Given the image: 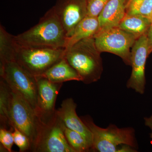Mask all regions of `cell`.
I'll return each mask as SVG.
<instances>
[{
    "label": "cell",
    "mask_w": 152,
    "mask_h": 152,
    "mask_svg": "<svg viewBox=\"0 0 152 152\" xmlns=\"http://www.w3.org/2000/svg\"><path fill=\"white\" fill-rule=\"evenodd\" d=\"M101 53L96 45L94 37L84 39L66 50L64 58L77 72L86 84L97 82L103 71Z\"/></svg>",
    "instance_id": "2"
},
{
    "label": "cell",
    "mask_w": 152,
    "mask_h": 152,
    "mask_svg": "<svg viewBox=\"0 0 152 152\" xmlns=\"http://www.w3.org/2000/svg\"><path fill=\"white\" fill-rule=\"evenodd\" d=\"M0 76L12 90L28 101L37 113V78L25 70L12 59H0Z\"/></svg>",
    "instance_id": "6"
},
{
    "label": "cell",
    "mask_w": 152,
    "mask_h": 152,
    "mask_svg": "<svg viewBox=\"0 0 152 152\" xmlns=\"http://www.w3.org/2000/svg\"><path fill=\"white\" fill-rule=\"evenodd\" d=\"M53 83H63L69 81H81L77 72L70 65L64 57L52 66L41 76Z\"/></svg>",
    "instance_id": "14"
},
{
    "label": "cell",
    "mask_w": 152,
    "mask_h": 152,
    "mask_svg": "<svg viewBox=\"0 0 152 152\" xmlns=\"http://www.w3.org/2000/svg\"><path fill=\"white\" fill-rule=\"evenodd\" d=\"M15 36L19 43L31 46L65 48V31L52 7L39 23L29 29Z\"/></svg>",
    "instance_id": "1"
},
{
    "label": "cell",
    "mask_w": 152,
    "mask_h": 152,
    "mask_svg": "<svg viewBox=\"0 0 152 152\" xmlns=\"http://www.w3.org/2000/svg\"><path fill=\"white\" fill-rule=\"evenodd\" d=\"M64 127L56 113L51 119L44 124L35 152H75L66 139Z\"/></svg>",
    "instance_id": "8"
},
{
    "label": "cell",
    "mask_w": 152,
    "mask_h": 152,
    "mask_svg": "<svg viewBox=\"0 0 152 152\" xmlns=\"http://www.w3.org/2000/svg\"><path fill=\"white\" fill-rule=\"evenodd\" d=\"M147 37L148 39L149 51L150 53L152 51V23L147 32Z\"/></svg>",
    "instance_id": "23"
},
{
    "label": "cell",
    "mask_w": 152,
    "mask_h": 152,
    "mask_svg": "<svg viewBox=\"0 0 152 152\" xmlns=\"http://www.w3.org/2000/svg\"><path fill=\"white\" fill-rule=\"evenodd\" d=\"M12 133L14 143L18 147L20 152L30 151L31 144L26 136L15 126Z\"/></svg>",
    "instance_id": "20"
},
{
    "label": "cell",
    "mask_w": 152,
    "mask_h": 152,
    "mask_svg": "<svg viewBox=\"0 0 152 152\" xmlns=\"http://www.w3.org/2000/svg\"><path fill=\"white\" fill-rule=\"evenodd\" d=\"M88 0H57L53 7L61 23L67 38L87 16Z\"/></svg>",
    "instance_id": "10"
},
{
    "label": "cell",
    "mask_w": 152,
    "mask_h": 152,
    "mask_svg": "<svg viewBox=\"0 0 152 152\" xmlns=\"http://www.w3.org/2000/svg\"><path fill=\"white\" fill-rule=\"evenodd\" d=\"M151 24L149 20L145 17L126 14L118 27L138 39L147 34Z\"/></svg>",
    "instance_id": "16"
},
{
    "label": "cell",
    "mask_w": 152,
    "mask_h": 152,
    "mask_svg": "<svg viewBox=\"0 0 152 152\" xmlns=\"http://www.w3.org/2000/svg\"><path fill=\"white\" fill-rule=\"evenodd\" d=\"M126 14L149 19L152 14V0H130Z\"/></svg>",
    "instance_id": "19"
},
{
    "label": "cell",
    "mask_w": 152,
    "mask_h": 152,
    "mask_svg": "<svg viewBox=\"0 0 152 152\" xmlns=\"http://www.w3.org/2000/svg\"><path fill=\"white\" fill-rule=\"evenodd\" d=\"M110 0H88L87 16L98 17Z\"/></svg>",
    "instance_id": "21"
},
{
    "label": "cell",
    "mask_w": 152,
    "mask_h": 152,
    "mask_svg": "<svg viewBox=\"0 0 152 152\" xmlns=\"http://www.w3.org/2000/svg\"><path fill=\"white\" fill-rule=\"evenodd\" d=\"M145 125L151 129V132L150 134V137L152 140V115L149 117H145L144 118Z\"/></svg>",
    "instance_id": "24"
},
{
    "label": "cell",
    "mask_w": 152,
    "mask_h": 152,
    "mask_svg": "<svg viewBox=\"0 0 152 152\" xmlns=\"http://www.w3.org/2000/svg\"><path fill=\"white\" fill-rule=\"evenodd\" d=\"M130 0H110L98 16V33L118 27L126 14Z\"/></svg>",
    "instance_id": "13"
},
{
    "label": "cell",
    "mask_w": 152,
    "mask_h": 152,
    "mask_svg": "<svg viewBox=\"0 0 152 152\" xmlns=\"http://www.w3.org/2000/svg\"><path fill=\"white\" fill-rule=\"evenodd\" d=\"M64 132L68 143L75 152H86L92 150L91 146L83 135L66 127Z\"/></svg>",
    "instance_id": "18"
},
{
    "label": "cell",
    "mask_w": 152,
    "mask_h": 152,
    "mask_svg": "<svg viewBox=\"0 0 152 152\" xmlns=\"http://www.w3.org/2000/svg\"><path fill=\"white\" fill-rule=\"evenodd\" d=\"M91 131L93 137V151L99 152H122L123 145L137 147L135 131L131 127L119 128L110 124L107 128L95 124L89 116L81 117Z\"/></svg>",
    "instance_id": "5"
},
{
    "label": "cell",
    "mask_w": 152,
    "mask_h": 152,
    "mask_svg": "<svg viewBox=\"0 0 152 152\" xmlns=\"http://www.w3.org/2000/svg\"><path fill=\"white\" fill-rule=\"evenodd\" d=\"M77 107L74 100L68 98L63 101L61 107L56 110V113L66 127L83 135L92 148V134L83 120L77 115Z\"/></svg>",
    "instance_id": "12"
},
{
    "label": "cell",
    "mask_w": 152,
    "mask_h": 152,
    "mask_svg": "<svg viewBox=\"0 0 152 152\" xmlns=\"http://www.w3.org/2000/svg\"><path fill=\"white\" fill-rule=\"evenodd\" d=\"M13 131L6 128L0 129L1 145L7 152H12V148L14 143Z\"/></svg>",
    "instance_id": "22"
},
{
    "label": "cell",
    "mask_w": 152,
    "mask_h": 152,
    "mask_svg": "<svg viewBox=\"0 0 152 152\" xmlns=\"http://www.w3.org/2000/svg\"><path fill=\"white\" fill-rule=\"evenodd\" d=\"M10 88L2 79L0 80V121L1 128L13 130L9 118Z\"/></svg>",
    "instance_id": "17"
},
{
    "label": "cell",
    "mask_w": 152,
    "mask_h": 152,
    "mask_svg": "<svg viewBox=\"0 0 152 152\" xmlns=\"http://www.w3.org/2000/svg\"><path fill=\"white\" fill-rule=\"evenodd\" d=\"M37 81V113L43 124L48 123L56 114L57 96L63 83H56L42 77H36Z\"/></svg>",
    "instance_id": "11"
},
{
    "label": "cell",
    "mask_w": 152,
    "mask_h": 152,
    "mask_svg": "<svg viewBox=\"0 0 152 152\" xmlns=\"http://www.w3.org/2000/svg\"><path fill=\"white\" fill-rule=\"evenodd\" d=\"M149 54L146 34L137 39L132 48V72L126 84L128 88L132 89L140 94L145 93L146 84L145 66Z\"/></svg>",
    "instance_id": "9"
},
{
    "label": "cell",
    "mask_w": 152,
    "mask_h": 152,
    "mask_svg": "<svg viewBox=\"0 0 152 152\" xmlns=\"http://www.w3.org/2000/svg\"><path fill=\"white\" fill-rule=\"evenodd\" d=\"M65 48H54L24 45L13 36L10 57L25 70L39 77L64 57Z\"/></svg>",
    "instance_id": "3"
},
{
    "label": "cell",
    "mask_w": 152,
    "mask_h": 152,
    "mask_svg": "<svg viewBox=\"0 0 152 152\" xmlns=\"http://www.w3.org/2000/svg\"><path fill=\"white\" fill-rule=\"evenodd\" d=\"M99 29L98 17L87 16L80 22L74 29L72 34L67 39L66 50L69 48L79 41L90 37H94Z\"/></svg>",
    "instance_id": "15"
},
{
    "label": "cell",
    "mask_w": 152,
    "mask_h": 152,
    "mask_svg": "<svg viewBox=\"0 0 152 152\" xmlns=\"http://www.w3.org/2000/svg\"><path fill=\"white\" fill-rule=\"evenodd\" d=\"M94 37L96 46L101 53L117 55L127 65L131 66V48L137 39L136 37L116 27L97 33Z\"/></svg>",
    "instance_id": "7"
},
{
    "label": "cell",
    "mask_w": 152,
    "mask_h": 152,
    "mask_svg": "<svg viewBox=\"0 0 152 152\" xmlns=\"http://www.w3.org/2000/svg\"><path fill=\"white\" fill-rule=\"evenodd\" d=\"M9 118L12 127L18 128L28 139L30 151L35 152L44 124L31 104L11 88Z\"/></svg>",
    "instance_id": "4"
},
{
    "label": "cell",
    "mask_w": 152,
    "mask_h": 152,
    "mask_svg": "<svg viewBox=\"0 0 152 152\" xmlns=\"http://www.w3.org/2000/svg\"><path fill=\"white\" fill-rule=\"evenodd\" d=\"M149 20L150 22H151V23H152V14L151 16L150 17V18L149 19Z\"/></svg>",
    "instance_id": "25"
}]
</instances>
